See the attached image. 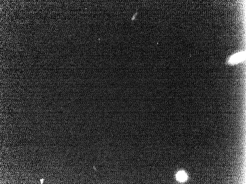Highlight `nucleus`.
<instances>
[{"instance_id": "1", "label": "nucleus", "mask_w": 246, "mask_h": 184, "mask_svg": "<svg viewBox=\"0 0 246 184\" xmlns=\"http://www.w3.org/2000/svg\"><path fill=\"white\" fill-rule=\"evenodd\" d=\"M245 54L243 53H239L233 56L230 59L229 62L231 65H236L241 62L244 59Z\"/></svg>"}, {"instance_id": "2", "label": "nucleus", "mask_w": 246, "mask_h": 184, "mask_svg": "<svg viewBox=\"0 0 246 184\" xmlns=\"http://www.w3.org/2000/svg\"><path fill=\"white\" fill-rule=\"evenodd\" d=\"M177 179L180 182H183L186 180L187 175L183 171H180L177 174Z\"/></svg>"}]
</instances>
